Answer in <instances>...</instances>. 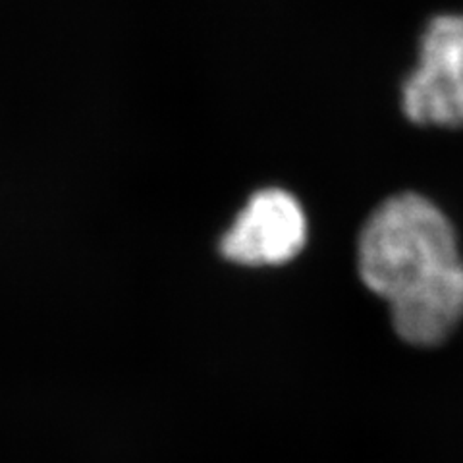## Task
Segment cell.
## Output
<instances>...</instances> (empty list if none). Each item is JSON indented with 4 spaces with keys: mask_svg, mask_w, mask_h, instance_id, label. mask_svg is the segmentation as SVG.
Here are the masks:
<instances>
[{
    "mask_svg": "<svg viewBox=\"0 0 463 463\" xmlns=\"http://www.w3.org/2000/svg\"><path fill=\"white\" fill-rule=\"evenodd\" d=\"M461 260L448 216L423 195L405 192L373 211L357 240V270L369 292L394 301Z\"/></svg>",
    "mask_w": 463,
    "mask_h": 463,
    "instance_id": "6da1fadb",
    "label": "cell"
},
{
    "mask_svg": "<svg viewBox=\"0 0 463 463\" xmlns=\"http://www.w3.org/2000/svg\"><path fill=\"white\" fill-rule=\"evenodd\" d=\"M402 109L419 126L463 128V14L429 20L419 62L402 85Z\"/></svg>",
    "mask_w": 463,
    "mask_h": 463,
    "instance_id": "7a4b0ae2",
    "label": "cell"
},
{
    "mask_svg": "<svg viewBox=\"0 0 463 463\" xmlns=\"http://www.w3.org/2000/svg\"><path fill=\"white\" fill-rule=\"evenodd\" d=\"M307 243V216L280 187H267L248 201L221 240V253L245 267H277L296 259Z\"/></svg>",
    "mask_w": 463,
    "mask_h": 463,
    "instance_id": "3957f363",
    "label": "cell"
},
{
    "mask_svg": "<svg viewBox=\"0 0 463 463\" xmlns=\"http://www.w3.org/2000/svg\"><path fill=\"white\" fill-rule=\"evenodd\" d=\"M388 306L403 342L417 347L442 344L463 321V260Z\"/></svg>",
    "mask_w": 463,
    "mask_h": 463,
    "instance_id": "277c9868",
    "label": "cell"
}]
</instances>
